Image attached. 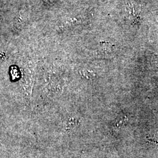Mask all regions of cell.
<instances>
[{"label":"cell","mask_w":158,"mask_h":158,"mask_svg":"<svg viewBox=\"0 0 158 158\" xmlns=\"http://www.w3.org/2000/svg\"><path fill=\"white\" fill-rule=\"evenodd\" d=\"M127 123H128L127 117L124 115H121L115 120V122L114 124L115 127L120 128L125 125L127 124Z\"/></svg>","instance_id":"6da1fadb"}]
</instances>
